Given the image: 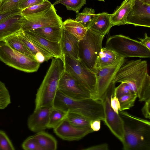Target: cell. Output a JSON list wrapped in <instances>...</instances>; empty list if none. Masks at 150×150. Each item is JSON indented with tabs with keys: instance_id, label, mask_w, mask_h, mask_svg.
I'll return each instance as SVG.
<instances>
[{
	"instance_id": "cell-49",
	"label": "cell",
	"mask_w": 150,
	"mask_h": 150,
	"mask_svg": "<svg viewBox=\"0 0 150 150\" xmlns=\"http://www.w3.org/2000/svg\"><path fill=\"white\" fill-rule=\"evenodd\" d=\"M0 150H1V148H0Z\"/></svg>"
},
{
	"instance_id": "cell-19",
	"label": "cell",
	"mask_w": 150,
	"mask_h": 150,
	"mask_svg": "<svg viewBox=\"0 0 150 150\" xmlns=\"http://www.w3.org/2000/svg\"><path fill=\"white\" fill-rule=\"evenodd\" d=\"M111 14L102 12L96 14L93 21L87 28L104 37L113 26L110 19Z\"/></svg>"
},
{
	"instance_id": "cell-34",
	"label": "cell",
	"mask_w": 150,
	"mask_h": 150,
	"mask_svg": "<svg viewBox=\"0 0 150 150\" xmlns=\"http://www.w3.org/2000/svg\"><path fill=\"white\" fill-rule=\"evenodd\" d=\"M25 0H4L0 8V13L11 11L18 8Z\"/></svg>"
},
{
	"instance_id": "cell-32",
	"label": "cell",
	"mask_w": 150,
	"mask_h": 150,
	"mask_svg": "<svg viewBox=\"0 0 150 150\" xmlns=\"http://www.w3.org/2000/svg\"><path fill=\"white\" fill-rule=\"evenodd\" d=\"M137 97L136 95L130 94L124 95L118 98L120 105V110L129 109L132 107L134 105Z\"/></svg>"
},
{
	"instance_id": "cell-18",
	"label": "cell",
	"mask_w": 150,
	"mask_h": 150,
	"mask_svg": "<svg viewBox=\"0 0 150 150\" xmlns=\"http://www.w3.org/2000/svg\"><path fill=\"white\" fill-rule=\"evenodd\" d=\"M79 41L74 36L63 28L61 43L64 55L76 60H79L78 53Z\"/></svg>"
},
{
	"instance_id": "cell-11",
	"label": "cell",
	"mask_w": 150,
	"mask_h": 150,
	"mask_svg": "<svg viewBox=\"0 0 150 150\" xmlns=\"http://www.w3.org/2000/svg\"><path fill=\"white\" fill-rule=\"evenodd\" d=\"M125 60V59L115 65L95 69L94 72L96 79V87L95 92L91 98L101 100Z\"/></svg>"
},
{
	"instance_id": "cell-40",
	"label": "cell",
	"mask_w": 150,
	"mask_h": 150,
	"mask_svg": "<svg viewBox=\"0 0 150 150\" xmlns=\"http://www.w3.org/2000/svg\"><path fill=\"white\" fill-rule=\"evenodd\" d=\"M45 0H25L19 7V8L22 10L26 8L42 3Z\"/></svg>"
},
{
	"instance_id": "cell-44",
	"label": "cell",
	"mask_w": 150,
	"mask_h": 150,
	"mask_svg": "<svg viewBox=\"0 0 150 150\" xmlns=\"http://www.w3.org/2000/svg\"><path fill=\"white\" fill-rule=\"evenodd\" d=\"M100 120H96L91 121L90 127L93 132H97L100 129Z\"/></svg>"
},
{
	"instance_id": "cell-12",
	"label": "cell",
	"mask_w": 150,
	"mask_h": 150,
	"mask_svg": "<svg viewBox=\"0 0 150 150\" xmlns=\"http://www.w3.org/2000/svg\"><path fill=\"white\" fill-rule=\"evenodd\" d=\"M58 89L64 94L73 98L83 99L91 98V94L65 70L59 80Z\"/></svg>"
},
{
	"instance_id": "cell-45",
	"label": "cell",
	"mask_w": 150,
	"mask_h": 150,
	"mask_svg": "<svg viewBox=\"0 0 150 150\" xmlns=\"http://www.w3.org/2000/svg\"><path fill=\"white\" fill-rule=\"evenodd\" d=\"M140 1L146 4L150 5V0H134Z\"/></svg>"
},
{
	"instance_id": "cell-22",
	"label": "cell",
	"mask_w": 150,
	"mask_h": 150,
	"mask_svg": "<svg viewBox=\"0 0 150 150\" xmlns=\"http://www.w3.org/2000/svg\"><path fill=\"white\" fill-rule=\"evenodd\" d=\"M134 1V0H124L114 12L111 14L110 19L113 26L127 24V18Z\"/></svg>"
},
{
	"instance_id": "cell-27",
	"label": "cell",
	"mask_w": 150,
	"mask_h": 150,
	"mask_svg": "<svg viewBox=\"0 0 150 150\" xmlns=\"http://www.w3.org/2000/svg\"><path fill=\"white\" fill-rule=\"evenodd\" d=\"M67 112L60 109L52 107L50 111L48 129H54L66 119Z\"/></svg>"
},
{
	"instance_id": "cell-30",
	"label": "cell",
	"mask_w": 150,
	"mask_h": 150,
	"mask_svg": "<svg viewBox=\"0 0 150 150\" xmlns=\"http://www.w3.org/2000/svg\"><path fill=\"white\" fill-rule=\"evenodd\" d=\"M61 4L66 6L67 9L79 13L81 8L86 4V0H57L53 4V6Z\"/></svg>"
},
{
	"instance_id": "cell-46",
	"label": "cell",
	"mask_w": 150,
	"mask_h": 150,
	"mask_svg": "<svg viewBox=\"0 0 150 150\" xmlns=\"http://www.w3.org/2000/svg\"><path fill=\"white\" fill-rule=\"evenodd\" d=\"M2 1H0V8L1 7V6L2 3Z\"/></svg>"
},
{
	"instance_id": "cell-21",
	"label": "cell",
	"mask_w": 150,
	"mask_h": 150,
	"mask_svg": "<svg viewBox=\"0 0 150 150\" xmlns=\"http://www.w3.org/2000/svg\"><path fill=\"white\" fill-rule=\"evenodd\" d=\"M125 59L111 49L105 47L102 48L97 61L95 69L116 64Z\"/></svg>"
},
{
	"instance_id": "cell-7",
	"label": "cell",
	"mask_w": 150,
	"mask_h": 150,
	"mask_svg": "<svg viewBox=\"0 0 150 150\" xmlns=\"http://www.w3.org/2000/svg\"><path fill=\"white\" fill-rule=\"evenodd\" d=\"M0 60L9 66L27 73L37 71L40 64L34 58L13 49L4 40L0 41Z\"/></svg>"
},
{
	"instance_id": "cell-39",
	"label": "cell",
	"mask_w": 150,
	"mask_h": 150,
	"mask_svg": "<svg viewBox=\"0 0 150 150\" xmlns=\"http://www.w3.org/2000/svg\"><path fill=\"white\" fill-rule=\"evenodd\" d=\"M110 103L114 111L119 114V111L120 110V105L118 98L116 96L115 92L111 96Z\"/></svg>"
},
{
	"instance_id": "cell-20",
	"label": "cell",
	"mask_w": 150,
	"mask_h": 150,
	"mask_svg": "<svg viewBox=\"0 0 150 150\" xmlns=\"http://www.w3.org/2000/svg\"><path fill=\"white\" fill-rule=\"evenodd\" d=\"M22 19L20 13L0 23V41L21 29Z\"/></svg>"
},
{
	"instance_id": "cell-29",
	"label": "cell",
	"mask_w": 150,
	"mask_h": 150,
	"mask_svg": "<svg viewBox=\"0 0 150 150\" xmlns=\"http://www.w3.org/2000/svg\"><path fill=\"white\" fill-rule=\"evenodd\" d=\"M96 16L94 9L86 7L82 12L78 13L75 20L88 28Z\"/></svg>"
},
{
	"instance_id": "cell-15",
	"label": "cell",
	"mask_w": 150,
	"mask_h": 150,
	"mask_svg": "<svg viewBox=\"0 0 150 150\" xmlns=\"http://www.w3.org/2000/svg\"><path fill=\"white\" fill-rule=\"evenodd\" d=\"M52 107H43L34 110L27 121L29 129L35 132L44 131L48 129L50 111Z\"/></svg>"
},
{
	"instance_id": "cell-43",
	"label": "cell",
	"mask_w": 150,
	"mask_h": 150,
	"mask_svg": "<svg viewBox=\"0 0 150 150\" xmlns=\"http://www.w3.org/2000/svg\"><path fill=\"white\" fill-rule=\"evenodd\" d=\"M139 42L149 50H150V37L148 36L146 33L144 34V38H139Z\"/></svg>"
},
{
	"instance_id": "cell-17",
	"label": "cell",
	"mask_w": 150,
	"mask_h": 150,
	"mask_svg": "<svg viewBox=\"0 0 150 150\" xmlns=\"http://www.w3.org/2000/svg\"><path fill=\"white\" fill-rule=\"evenodd\" d=\"M17 33L20 39L33 54L35 59L40 64L54 57L49 52L29 39L22 30L18 31Z\"/></svg>"
},
{
	"instance_id": "cell-31",
	"label": "cell",
	"mask_w": 150,
	"mask_h": 150,
	"mask_svg": "<svg viewBox=\"0 0 150 150\" xmlns=\"http://www.w3.org/2000/svg\"><path fill=\"white\" fill-rule=\"evenodd\" d=\"M52 4L48 0H45L42 3L21 10L23 15L35 14L43 12L50 8Z\"/></svg>"
},
{
	"instance_id": "cell-26",
	"label": "cell",
	"mask_w": 150,
	"mask_h": 150,
	"mask_svg": "<svg viewBox=\"0 0 150 150\" xmlns=\"http://www.w3.org/2000/svg\"><path fill=\"white\" fill-rule=\"evenodd\" d=\"M17 32L7 37L4 40L13 49L35 58L33 54L20 39Z\"/></svg>"
},
{
	"instance_id": "cell-48",
	"label": "cell",
	"mask_w": 150,
	"mask_h": 150,
	"mask_svg": "<svg viewBox=\"0 0 150 150\" xmlns=\"http://www.w3.org/2000/svg\"><path fill=\"white\" fill-rule=\"evenodd\" d=\"M4 0H0V1H3Z\"/></svg>"
},
{
	"instance_id": "cell-2",
	"label": "cell",
	"mask_w": 150,
	"mask_h": 150,
	"mask_svg": "<svg viewBox=\"0 0 150 150\" xmlns=\"http://www.w3.org/2000/svg\"><path fill=\"white\" fill-rule=\"evenodd\" d=\"M123 117L124 150H150V122L119 110Z\"/></svg>"
},
{
	"instance_id": "cell-1",
	"label": "cell",
	"mask_w": 150,
	"mask_h": 150,
	"mask_svg": "<svg viewBox=\"0 0 150 150\" xmlns=\"http://www.w3.org/2000/svg\"><path fill=\"white\" fill-rule=\"evenodd\" d=\"M112 81L115 83H127L132 93L137 95L139 101L145 102L150 99V77L146 61H125Z\"/></svg>"
},
{
	"instance_id": "cell-28",
	"label": "cell",
	"mask_w": 150,
	"mask_h": 150,
	"mask_svg": "<svg viewBox=\"0 0 150 150\" xmlns=\"http://www.w3.org/2000/svg\"><path fill=\"white\" fill-rule=\"evenodd\" d=\"M66 119L73 126L80 128L90 126L91 121L81 114L69 111L67 112Z\"/></svg>"
},
{
	"instance_id": "cell-25",
	"label": "cell",
	"mask_w": 150,
	"mask_h": 150,
	"mask_svg": "<svg viewBox=\"0 0 150 150\" xmlns=\"http://www.w3.org/2000/svg\"><path fill=\"white\" fill-rule=\"evenodd\" d=\"M34 136L42 150H56L57 142L52 136L44 131L37 132Z\"/></svg>"
},
{
	"instance_id": "cell-4",
	"label": "cell",
	"mask_w": 150,
	"mask_h": 150,
	"mask_svg": "<svg viewBox=\"0 0 150 150\" xmlns=\"http://www.w3.org/2000/svg\"><path fill=\"white\" fill-rule=\"evenodd\" d=\"M53 107L67 112L79 113L91 121L99 120L104 121V108L101 100L91 98L75 99L65 95L58 90Z\"/></svg>"
},
{
	"instance_id": "cell-6",
	"label": "cell",
	"mask_w": 150,
	"mask_h": 150,
	"mask_svg": "<svg viewBox=\"0 0 150 150\" xmlns=\"http://www.w3.org/2000/svg\"><path fill=\"white\" fill-rule=\"evenodd\" d=\"M87 29L83 38L79 41V57L88 68L94 72L104 37Z\"/></svg>"
},
{
	"instance_id": "cell-14",
	"label": "cell",
	"mask_w": 150,
	"mask_h": 150,
	"mask_svg": "<svg viewBox=\"0 0 150 150\" xmlns=\"http://www.w3.org/2000/svg\"><path fill=\"white\" fill-rule=\"evenodd\" d=\"M53 129L59 137L68 141L79 140L93 132L90 126L81 128L74 126L66 119Z\"/></svg>"
},
{
	"instance_id": "cell-5",
	"label": "cell",
	"mask_w": 150,
	"mask_h": 150,
	"mask_svg": "<svg viewBox=\"0 0 150 150\" xmlns=\"http://www.w3.org/2000/svg\"><path fill=\"white\" fill-rule=\"evenodd\" d=\"M105 47L113 50L123 58L150 57V50L139 41L122 35L112 36L107 40Z\"/></svg>"
},
{
	"instance_id": "cell-41",
	"label": "cell",
	"mask_w": 150,
	"mask_h": 150,
	"mask_svg": "<svg viewBox=\"0 0 150 150\" xmlns=\"http://www.w3.org/2000/svg\"><path fill=\"white\" fill-rule=\"evenodd\" d=\"M150 99L145 101V103L142 109V111L144 117L150 118Z\"/></svg>"
},
{
	"instance_id": "cell-9",
	"label": "cell",
	"mask_w": 150,
	"mask_h": 150,
	"mask_svg": "<svg viewBox=\"0 0 150 150\" xmlns=\"http://www.w3.org/2000/svg\"><path fill=\"white\" fill-rule=\"evenodd\" d=\"M115 83L112 81L101 100L104 111V122L111 132L122 143L123 140L124 124L120 115L116 113L111 107L110 101L111 95L115 88Z\"/></svg>"
},
{
	"instance_id": "cell-13",
	"label": "cell",
	"mask_w": 150,
	"mask_h": 150,
	"mask_svg": "<svg viewBox=\"0 0 150 150\" xmlns=\"http://www.w3.org/2000/svg\"><path fill=\"white\" fill-rule=\"evenodd\" d=\"M126 23L150 27V5L134 0L127 18Z\"/></svg>"
},
{
	"instance_id": "cell-8",
	"label": "cell",
	"mask_w": 150,
	"mask_h": 150,
	"mask_svg": "<svg viewBox=\"0 0 150 150\" xmlns=\"http://www.w3.org/2000/svg\"><path fill=\"white\" fill-rule=\"evenodd\" d=\"M64 56L65 70L91 94L92 97L95 92L96 84L95 72L88 68L80 60Z\"/></svg>"
},
{
	"instance_id": "cell-24",
	"label": "cell",
	"mask_w": 150,
	"mask_h": 150,
	"mask_svg": "<svg viewBox=\"0 0 150 150\" xmlns=\"http://www.w3.org/2000/svg\"><path fill=\"white\" fill-rule=\"evenodd\" d=\"M62 27L79 41L85 35L87 28L75 20L68 19L62 22Z\"/></svg>"
},
{
	"instance_id": "cell-42",
	"label": "cell",
	"mask_w": 150,
	"mask_h": 150,
	"mask_svg": "<svg viewBox=\"0 0 150 150\" xmlns=\"http://www.w3.org/2000/svg\"><path fill=\"white\" fill-rule=\"evenodd\" d=\"M108 149L109 146L106 143L93 146L83 149L84 150H108Z\"/></svg>"
},
{
	"instance_id": "cell-33",
	"label": "cell",
	"mask_w": 150,
	"mask_h": 150,
	"mask_svg": "<svg viewBox=\"0 0 150 150\" xmlns=\"http://www.w3.org/2000/svg\"><path fill=\"white\" fill-rule=\"evenodd\" d=\"M11 103L9 92L5 84L0 81V109H5Z\"/></svg>"
},
{
	"instance_id": "cell-47",
	"label": "cell",
	"mask_w": 150,
	"mask_h": 150,
	"mask_svg": "<svg viewBox=\"0 0 150 150\" xmlns=\"http://www.w3.org/2000/svg\"><path fill=\"white\" fill-rule=\"evenodd\" d=\"M99 1H104L105 0H97Z\"/></svg>"
},
{
	"instance_id": "cell-16",
	"label": "cell",
	"mask_w": 150,
	"mask_h": 150,
	"mask_svg": "<svg viewBox=\"0 0 150 150\" xmlns=\"http://www.w3.org/2000/svg\"><path fill=\"white\" fill-rule=\"evenodd\" d=\"M23 31L29 39L49 52L54 57L59 58L64 60L61 42L50 41L31 31Z\"/></svg>"
},
{
	"instance_id": "cell-10",
	"label": "cell",
	"mask_w": 150,
	"mask_h": 150,
	"mask_svg": "<svg viewBox=\"0 0 150 150\" xmlns=\"http://www.w3.org/2000/svg\"><path fill=\"white\" fill-rule=\"evenodd\" d=\"M21 30L31 31L44 27L62 26V21L57 13L54 6L43 12L35 14L23 15Z\"/></svg>"
},
{
	"instance_id": "cell-37",
	"label": "cell",
	"mask_w": 150,
	"mask_h": 150,
	"mask_svg": "<svg viewBox=\"0 0 150 150\" xmlns=\"http://www.w3.org/2000/svg\"><path fill=\"white\" fill-rule=\"evenodd\" d=\"M121 83L117 87H115L114 91L118 98L125 95L132 94L130 87L127 83L125 82Z\"/></svg>"
},
{
	"instance_id": "cell-3",
	"label": "cell",
	"mask_w": 150,
	"mask_h": 150,
	"mask_svg": "<svg viewBox=\"0 0 150 150\" xmlns=\"http://www.w3.org/2000/svg\"><path fill=\"white\" fill-rule=\"evenodd\" d=\"M65 71L63 60L59 58H52L50 65L36 95L35 110L53 107L59 81Z\"/></svg>"
},
{
	"instance_id": "cell-23",
	"label": "cell",
	"mask_w": 150,
	"mask_h": 150,
	"mask_svg": "<svg viewBox=\"0 0 150 150\" xmlns=\"http://www.w3.org/2000/svg\"><path fill=\"white\" fill-rule=\"evenodd\" d=\"M62 30V26H55L42 27L31 31L49 40L60 42Z\"/></svg>"
},
{
	"instance_id": "cell-38",
	"label": "cell",
	"mask_w": 150,
	"mask_h": 150,
	"mask_svg": "<svg viewBox=\"0 0 150 150\" xmlns=\"http://www.w3.org/2000/svg\"><path fill=\"white\" fill-rule=\"evenodd\" d=\"M21 10L18 8L11 11L0 13V23L16 15L21 13Z\"/></svg>"
},
{
	"instance_id": "cell-36",
	"label": "cell",
	"mask_w": 150,
	"mask_h": 150,
	"mask_svg": "<svg viewBox=\"0 0 150 150\" xmlns=\"http://www.w3.org/2000/svg\"><path fill=\"white\" fill-rule=\"evenodd\" d=\"M0 148L1 150H14L15 148L5 132L0 130Z\"/></svg>"
},
{
	"instance_id": "cell-35",
	"label": "cell",
	"mask_w": 150,
	"mask_h": 150,
	"mask_svg": "<svg viewBox=\"0 0 150 150\" xmlns=\"http://www.w3.org/2000/svg\"><path fill=\"white\" fill-rule=\"evenodd\" d=\"M22 147L25 150H42L34 135L25 139L22 144Z\"/></svg>"
}]
</instances>
